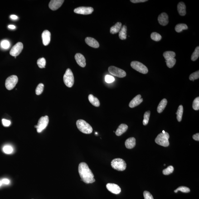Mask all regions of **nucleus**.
<instances>
[{
    "mask_svg": "<svg viewBox=\"0 0 199 199\" xmlns=\"http://www.w3.org/2000/svg\"><path fill=\"white\" fill-rule=\"evenodd\" d=\"M78 172L82 181L85 183H92L95 182L94 174L86 163L82 162L79 164Z\"/></svg>",
    "mask_w": 199,
    "mask_h": 199,
    "instance_id": "nucleus-1",
    "label": "nucleus"
},
{
    "mask_svg": "<svg viewBox=\"0 0 199 199\" xmlns=\"http://www.w3.org/2000/svg\"><path fill=\"white\" fill-rule=\"evenodd\" d=\"M76 125L78 129L82 133L85 134H90L92 133V128L85 120L79 119L76 121Z\"/></svg>",
    "mask_w": 199,
    "mask_h": 199,
    "instance_id": "nucleus-2",
    "label": "nucleus"
},
{
    "mask_svg": "<svg viewBox=\"0 0 199 199\" xmlns=\"http://www.w3.org/2000/svg\"><path fill=\"white\" fill-rule=\"evenodd\" d=\"M169 135L167 132L165 133H161L157 135L155 140L157 144L164 147H167L169 146V142L168 139Z\"/></svg>",
    "mask_w": 199,
    "mask_h": 199,
    "instance_id": "nucleus-3",
    "label": "nucleus"
},
{
    "mask_svg": "<svg viewBox=\"0 0 199 199\" xmlns=\"http://www.w3.org/2000/svg\"><path fill=\"white\" fill-rule=\"evenodd\" d=\"M112 168L119 171H123L125 170L127 164L124 160L120 158L115 159L111 162Z\"/></svg>",
    "mask_w": 199,
    "mask_h": 199,
    "instance_id": "nucleus-4",
    "label": "nucleus"
},
{
    "mask_svg": "<svg viewBox=\"0 0 199 199\" xmlns=\"http://www.w3.org/2000/svg\"><path fill=\"white\" fill-rule=\"evenodd\" d=\"M64 84L68 88L72 87L74 83V78L72 71L70 69H67L64 76Z\"/></svg>",
    "mask_w": 199,
    "mask_h": 199,
    "instance_id": "nucleus-5",
    "label": "nucleus"
},
{
    "mask_svg": "<svg viewBox=\"0 0 199 199\" xmlns=\"http://www.w3.org/2000/svg\"><path fill=\"white\" fill-rule=\"evenodd\" d=\"M131 66L134 70L142 74H147L148 72V69L147 66L139 62H132L131 63Z\"/></svg>",
    "mask_w": 199,
    "mask_h": 199,
    "instance_id": "nucleus-6",
    "label": "nucleus"
},
{
    "mask_svg": "<svg viewBox=\"0 0 199 199\" xmlns=\"http://www.w3.org/2000/svg\"><path fill=\"white\" fill-rule=\"evenodd\" d=\"M18 81V78L16 75H12L6 79L5 86L8 90H11L16 86Z\"/></svg>",
    "mask_w": 199,
    "mask_h": 199,
    "instance_id": "nucleus-7",
    "label": "nucleus"
},
{
    "mask_svg": "<svg viewBox=\"0 0 199 199\" xmlns=\"http://www.w3.org/2000/svg\"><path fill=\"white\" fill-rule=\"evenodd\" d=\"M49 117L47 115L42 117L39 119L36 128V131L38 133H41L47 127L49 123Z\"/></svg>",
    "mask_w": 199,
    "mask_h": 199,
    "instance_id": "nucleus-8",
    "label": "nucleus"
},
{
    "mask_svg": "<svg viewBox=\"0 0 199 199\" xmlns=\"http://www.w3.org/2000/svg\"><path fill=\"white\" fill-rule=\"evenodd\" d=\"M108 70L111 75L118 78H123L126 76V73L124 70L115 66H109Z\"/></svg>",
    "mask_w": 199,
    "mask_h": 199,
    "instance_id": "nucleus-9",
    "label": "nucleus"
},
{
    "mask_svg": "<svg viewBox=\"0 0 199 199\" xmlns=\"http://www.w3.org/2000/svg\"><path fill=\"white\" fill-rule=\"evenodd\" d=\"M23 48V44L21 42H17L11 49L10 52V55L16 57L20 54Z\"/></svg>",
    "mask_w": 199,
    "mask_h": 199,
    "instance_id": "nucleus-10",
    "label": "nucleus"
},
{
    "mask_svg": "<svg viewBox=\"0 0 199 199\" xmlns=\"http://www.w3.org/2000/svg\"><path fill=\"white\" fill-rule=\"evenodd\" d=\"M94 11V9L92 7H80L75 9L74 12L78 14L88 15L92 13Z\"/></svg>",
    "mask_w": 199,
    "mask_h": 199,
    "instance_id": "nucleus-11",
    "label": "nucleus"
},
{
    "mask_svg": "<svg viewBox=\"0 0 199 199\" xmlns=\"http://www.w3.org/2000/svg\"><path fill=\"white\" fill-rule=\"evenodd\" d=\"M64 0H52L49 4V7L52 11H56L62 5Z\"/></svg>",
    "mask_w": 199,
    "mask_h": 199,
    "instance_id": "nucleus-12",
    "label": "nucleus"
},
{
    "mask_svg": "<svg viewBox=\"0 0 199 199\" xmlns=\"http://www.w3.org/2000/svg\"><path fill=\"white\" fill-rule=\"evenodd\" d=\"M106 188L110 192L115 194H118L121 192L120 187L115 184L108 183L106 185Z\"/></svg>",
    "mask_w": 199,
    "mask_h": 199,
    "instance_id": "nucleus-13",
    "label": "nucleus"
},
{
    "mask_svg": "<svg viewBox=\"0 0 199 199\" xmlns=\"http://www.w3.org/2000/svg\"><path fill=\"white\" fill-rule=\"evenodd\" d=\"M75 58L78 65L84 68L86 65V59L84 56L82 54L77 53L75 55Z\"/></svg>",
    "mask_w": 199,
    "mask_h": 199,
    "instance_id": "nucleus-14",
    "label": "nucleus"
},
{
    "mask_svg": "<svg viewBox=\"0 0 199 199\" xmlns=\"http://www.w3.org/2000/svg\"><path fill=\"white\" fill-rule=\"evenodd\" d=\"M42 38L43 44L45 46H47L51 40V33L48 30H45L42 33Z\"/></svg>",
    "mask_w": 199,
    "mask_h": 199,
    "instance_id": "nucleus-15",
    "label": "nucleus"
},
{
    "mask_svg": "<svg viewBox=\"0 0 199 199\" xmlns=\"http://www.w3.org/2000/svg\"><path fill=\"white\" fill-rule=\"evenodd\" d=\"M158 21L160 25L165 26L168 23V17L166 13H162L158 16Z\"/></svg>",
    "mask_w": 199,
    "mask_h": 199,
    "instance_id": "nucleus-16",
    "label": "nucleus"
},
{
    "mask_svg": "<svg viewBox=\"0 0 199 199\" xmlns=\"http://www.w3.org/2000/svg\"><path fill=\"white\" fill-rule=\"evenodd\" d=\"M143 99H141V96L139 94L131 101L129 104V107L131 108H134L139 105L143 101Z\"/></svg>",
    "mask_w": 199,
    "mask_h": 199,
    "instance_id": "nucleus-17",
    "label": "nucleus"
},
{
    "mask_svg": "<svg viewBox=\"0 0 199 199\" xmlns=\"http://www.w3.org/2000/svg\"><path fill=\"white\" fill-rule=\"evenodd\" d=\"M85 42L88 45L91 47L97 48L99 47V43L93 38L87 37L85 38Z\"/></svg>",
    "mask_w": 199,
    "mask_h": 199,
    "instance_id": "nucleus-18",
    "label": "nucleus"
},
{
    "mask_svg": "<svg viewBox=\"0 0 199 199\" xmlns=\"http://www.w3.org/2000/svg\"><path fill=\"white\" fill-rule=\"evenodd\" d=\"M136 145V139L133 137H131L128 138L125 142L126 147L128 149H131L135 147Z\"/></svg>",
    "mask_w": 199,
    "mask_h": 199,
    "instance_id": "nucleus-19",
    "label": "nucleus"
},
{
    "mask_svg": "<svg viewBox=\"0 0 199 199\" xmlns=\"http://www.w3.org/2000/svg\"><path fill=\"white\" fill-rule=\"evenodd\" d=\"M128 128V126L126 124H121L116 131L115 134L118 136L121 135L126 131Z\"/></svg>",
    "mask_w": 199,
    "mask_h": 199,
    "instance_id": "nucleus-20",
    "label": "nucleus"
},
{
    "mask_svg": "<svg viewBox=\"0 0 199 199\" xmlns=\"http://www.w3.org/2000/svg\"><path fill=\"white\" fill-rule=\"evenodd\" d=\"M177 10L179 14L181 16H184L186 14V6L183 2H180L177 5Z\"/></svg>",
    "mask_w": 199,
    "mask_h": 199,
    "instance_id": "nucleus-21",
    "label": "nucleus"
},
{
    "mask_svg": "<svg viewBox=\"0 0 199 199\" xmlns=\"http://www.w3.org/2000/svg\"><path fill=\"white\" fill-rule=\"evenodd\" d=\"M88 99L90 102L94 106L98 107L100 105L99 99L96 97H94L92 94H89Z\"/></svg>",
    "mask_w": 199,
    "mask_h": 199,
    "instance_id": "nucleus-22",
    "label": "nucleus"
},
{
    "mask_svg": "<svg viewBox=\"0 0 199 199\" xmlns=\"http://www.w3.org/2000/svg\"><path fill=\"white\" fill-rule=\"evenodd\" d=\"M122 23L120 22H117L114 26H112L110 28V33L112 34H115L118 33L121 28Z\"/></svg>",
    "mask_w": 199,
    "mask_h": 199,
    "instance_id": "nucleus-23",
    "label": "nucleus"
},
{
    "mask_svg": "<svg viewBox=\"0 0 199 199\" xmlns=\"http://www.w3.org/2000/svg\"><path fill=\"white\" fill-rule=\"evenodd\" d=\"M119 32V36L121 40H124L127 38V27L125 25L121 27Z\"/></svg>",
    "mask_w": 199,
    "mask_h": 199,
    "instance_id": "nucleus-24",
    "label": "nucleus"
},
{
    "mask_svg": "<svg viewBox=\"0 0 199 199\" xmlns=\"http://www.w3.org/2000/svg\"><path fill=\"white\" fill-rule=\"evenodd\" d=\"M167 101L165 99H163L159 103L157 107V111L158 113H161L163 112L167 105Z\"/></svg>",
    "mask_w": 199,
    "mask_h": 199,
    "instance_id": "nucleus-25",
    "label": "nucleus"
},
{
    "mask_svg": "<svg viewBox=\"0 0 199 199\" xmlns=\"http://www.w3.org/2000/svg\"><path fill=\"white\" fill-rule=\"evenodd\" d=\"M163 55L166 60H167L172 58H174L176 56V53L174 52L167 51L163 53Z\"/></svg>",
    "mask_w": 199,
    "mask_h": 199,
    "instance_id": "nucleus-26",
    "label": "nucleus"
},
{
    "mask_svg": "<svg viewBox=\"0 0 199 199\" xmlns=\"http://www.w3.org/2000/svg\"><path fill=\"white\" fill-rule=\"evenodd\" d=\"M183 113V107L182 105H180L178 107L177 113V119L178 122H180L182 119V114Z\"/></svg>",
    "mask_w": 199,
    "mask_h": 199,
    "instance_id": "nucleus-27",
    "label": "nucleus"
},
{
    "mask_svg": "<svg viewBox=\"0 0 199 199\" xmlns=\"http://www.w3.org/2000/svg\"><path fill=\"white\" fill-rule=\"evenodd\" d=\"M188 27L187 25L185 24H179L177 25L175 27V29L176 32L177 33L181 32L183 30H187Z\"/></svg>",
    "mask_w": 199,
    "mask_h": 199,
    "instance_id": "nucleus-28",
    "label": "nucleus"
},
{
    "mask_svg": "<svg viewBox=\"0 0 199 199\" xmlns=\"http://www.w3.org/2000/svg\"><path fill=\"white\" fill-rule=\"evenodd\" d=\"M199 56V46H198L195 49L194 51L192 53L191 56V60L192 61H195L197 60Z\"/></svg>",
    "mask_w": 199,
    "mask_h": 199,
    "instance_id": "nucleus-29",
    "label": "nucleus"
},
{
    "mask_svg": "<svg viewBox=\"0 0 199 199\" xmlns=\"http://www.w3.org/2000/svg\"><path fill=\"white\" fill-rule=\"evenodd\" d=\"M46 60L44 58H40L38 60L37 64L40 68H45L46 65Z\"/></svg>",
    "mask_w": 199,
    "mask_h": 199,
    "instance_id": "nucleus-30",
    "label": "nucleus"
},
{
    "mask_svg": "<svg viewBox=\"0 0 199 199\" xmlns=\"http://www.w3.org/2000/svg\"><path fill=\"white\" fill-rule=\"evenodd\" d=\"M151 37L152 40L156 41H160L162 39V36L157 32H153L151 34Z\"/></svg>",
    "mask_w": 199,
    "mask_h": 199,
    "instance_id": "nucleus-31",
    "label": "nucleus"
},
{
    "mask_svg": "<svg viewBox=\"0 0 199 199\" xmlns=\"http://www.w3.org/2000/svg\"><path fill=\"white\" fill-rule=\"evenodd\" d=\"M150 111H146L144 114V119L143 121V125H146L148 124L149 121L150 116Z\"/></svg>",
    "mask_w": 199,
    "mask_h": 199,
    "instance_id": "nucleus-32",
    "label": "nucleus"
},
{
    "mask_svg": "<svg viewBox=\"0 0 199 199\" xmlns=\"http://www.w3.org/2000/svg\"><path fill=\"white\" fill-rule=\"evenodd\" d=\"M178 191L184 193H188L190 192V190L188 187H185V186H181L174 190V192L175 193H177Z\"/></svg>",
    "mask_w": 199,
    "mask_h": 199,
    "instance_id": "nucleus-33",
    "label": "nucleus"
},
{
    "mask_svg": "<svg viewBox=\"0 0 199 199\" xmlns=\"http://www.w3.org/2000/svg\"><path fill=\"white\" fill-rule=\"evenodd\" d=\"M176 59L175 58H172L169 60H166V62L168 68H172L176 64Z\"/></svg>",
    "mask_w": 199,
    "mask_h": 199,
    "instance_id": "nucleus-34",
    "label": "nucleus"
},
{
    "mask_svg": "<svg viewBox=\"0 0 199 199\" xmlns=\"http://www.w3.org/2000/svg\"><path fill=\"white\" fill-rule=\"evenodd\" d=\"M174 167L172 166H170L167 167V168L163 170V174L168 175L172 173L174 171Z\"/></svg>",
    "mask_w": 199,
    "mask_h": 199,
    "instance_id": "nucleus-35",
    "label": "nucleus"
},
{
    "mask_svg": "<svg viewBox=\"0 0 199 199\" xmlns=\"http://www.w3.org/2000/svg\"><path fill=\"white\" fill-rule=\"evenodd\" d=\"M44 85L42 84H40L36 87V95H39L42 94L44 90Z\"/></svg>",
    "mask_w": 199,
    "mask_h": 199,
    "instance_id": "nucleus-36",
    "label": "nucleus"
},
{
    "mask_svg": "<svg viewBox=\"0 0 199 199\" xmlns=\"http://www.w3.org/2000/svg\"><path fill=\"white\" fill-rule=\"evenodd\" d=\"M192 107L195 110H198L199 109V97H197L194 100Z\"/></svg>",
    "mask_w": 199,
    "mask_h": 199,
    "instance_id": "nucleus-37",
    "label": "nucleus"
},
{
    "mask_svg": "<svg viewBox=\"0 0 199 199\" xmlns=\"http://www.w3.org/2000/svg\"><path fill=\"white\" fill-rule=\"evenodd\" d=\"M199 78V71L196 72L190 75L189 79L191 81H194L196 79H198Z\"/></svg>",
    "mask_w": 199,
    "mask_h": 199,
    "instance_id": "nucleus-38",
    "label": "nucleus"
},
{
    "mask_svg": "<svg viewBox=\"0 0 199 199\" xmlns=\"http://www.w3.org/2000/svg\"><path fill=\"white\" fill-rule=\"evenodd\" d=\"M3 151L6 154H11L13 151V149L11 146L6 145L3 147Z\"/></svg>",
    "mask_w": 199,
    "mask_h": 199,
    "instance_id": "nucleus-39",
    "label": "nucleus"
},
{
    "mask_svg": "<svg viewBox=\"0 0 199 199\" xmlns=\"http://www.w3.org/2000/svg\"><path fill=\"white\" fill-rule=\"evenodd\" d=\"M1 47L5 49L9 48L10 44L9 41L6 40H3L1 42Z\"/></svg>",
    "mask_w": 199,
    "mask_h": 199,
    "instance_id": "nucleus-40",
    "label": "nucleus"
},
{
    "mask_svg": "<svg viewBox=\"0 0 199 199\" xmlns=\"http://www.w3.org/2000/svg\"><path fill=\"white\" fill-rule=\"evenodd\" d=\"M105 81L107 83H111L115 81V78L114 77L109 75H106L105 78Z\"/></svg>",
    "mask_w": 199,
    "mask_h": 199,
    "instance_id": "nucleus-41",
    "label": "nucleus"
},
{
    "mask_svg": "<svg viewBox=\"0 0 199 199\" xmlns=\"http://www.w3.org/2000/svg\"><path fill=\"white\" fill-rule=\"evenodd\" d=\"M144 199H154L153 196L149 191H145L143 192Z\"/></svg>",
    "mask_w": 199,
    "mask_h": 199,
    "instance_id": "nucleus-42",
    "label": "nucleus"
},
{
    "mask_svg": "<svg viewBox=\"0 0 199 199\" xmlns=\"http://www.w3.org/2000/svg\"><path fill=\"white\" fill-rule=\"evenodd\" d=\"M2 123L5 127H9L11 124V121L7 119H2Z\"/></svg>",
    "mask_w": 199,
    "mask_h": 199,
    "instance_id": "nucleus-43",
    "label": "nucleus"
},
{
    "mask_svg": "<svg viewBox=\"0 0 199 199\" xmlns=\"http://www.w3.org/2000/svg\"><path fill=\"white\" fill-rule=\"evenodd\" d=\"M147 0H131L130 1L133 3H139L145 2L148 1Z\"/></svg>",
    "mask_w": 199,
    "mask_h": 199,
    "instance_id": "nucleus-44",
    "label": "nucleus"
},
{
    "mask_svg": "<svg viewBox=\"0 0 199 199\" xmlns=\"http://www.w3.org/2000/svg\"><path fill=\"white\" fill-rule=\"evenodd\" d=\"M192 138H193V139L195 140V141H199V133H197L196 134L192 136Z\"/></svg>",
    "mask_w": 199,
    "mask_h": 199,
    "instance_id": "nucleus-45",
    "label": "nucleus"
},
{
    "mask_svg": "<svg viewBox=\"0 0 199 199\" xmlns=\"http://www.w3.org/2000/svg\"><path fill=\"white\" fill-rule=\"evenodd\" d=\"M2 183L6 184H8L9 183L10 181L7 179H4L2 181Z\"/></svg>",
    "mask_w": 199,
    "mask_h": 199,
    "instance_id": "nucleus-46",
    "label": "nucleus"
},
{
    "mask_svg": "<svg viewBox=\"0 0 199 199\" xmlns=\"http://www.w3.org/2000/svg\"><path fill=\"white\" fill-rule=\"evenodd\" d=\"M10 17H11V18L13 20H16L18 18L17 16H16V15H11V16H10Z\"/></svg>",
    "mask_w": 199,
    "mask_h": 199,
    "instance_id": "nucleus-47",
    "label": "nucleus"
},
{
    "mask_svg": "<svg viewBox=\"0 0 199 199\" xmlns=\"http://www.w3.org/2000/svg\"><path fill=\"white\" fill-rule=\"evenodd\" d=\"M8 28H9L11 29H14L16 28V27H15L14 25H9V26H8Z\"/></svg>",
    "mask_w": 199,
    "mask_h": 199,
    "instance_id": "nucleus-48",
    "label": "nucleus"
},
{
    "mask_svg": "<svg viewBox=\"0 0 199 199\" xmlns=\"http://www.w3.org/2000/svg\"><path fill=\"white\" fill-rule=\"evenodd\" d=\"M2 181H0V186H1L2 184Z\"/></svg>",
    "mask_w": 199,
    "mask_h": 199,
    "instance_id": "nucleus-49",
    "label": "nucleus"
},
{
    "mask_svg": "<svg viewBox=\"0 0 199 199\" xmlns=\"http://www.w3.org/2000/svg\"><path fill=\"white\" fill-rule=\"evenodd\" d=\"M165 133V131H164V130H163V131H162V133Z\"/></svg>",
    "mask_w": 199,
    "mask_h": 199,
    "instance_id": "nucleus-50",
    "label": "nucleus"
},
{
    "mask_svg": "<svg viewBox=\"0 0 199 199\" xmlns=\"http://www.w3.org/2000/svg\"><path fill=\"white\" fill-rule=\"evenodd\" d=\"M164 166H165L166 165H165V164H164Z\"/></svg>",
    "mask_w": 199,
    "mask_h": 199,
    "instance_id": "nucleus-51",
    "label": "nucleus"
}]
</instances>
